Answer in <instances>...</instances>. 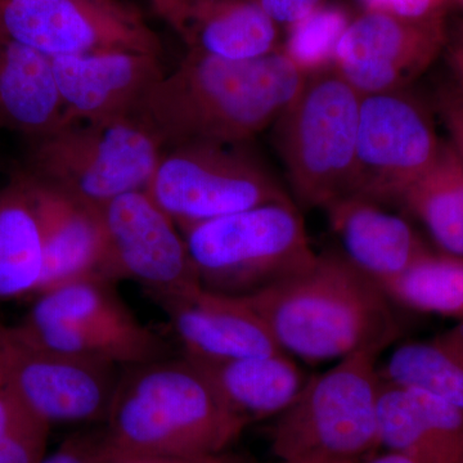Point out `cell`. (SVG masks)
Listing matches in <instances>:
<instances>
[{
	"label": "cell",
	"mask_w": 463,
	"mask_h": 463,
	"mask_svg": "<svg viewBox=\"0 0 463 463\" xmlns=\"http://www.w3.org/2000/svg\"><path fill=\"white\" fill-rule=\"evenodd\" d=\"M14 330L33 345L63 354L103 359L123 367L167 356L165 343L149 330L141 335L91 330L62 321H41L25 317Z\"/></svg>",
	"instance_id": "d4e9b609"
},
{
	"label": "cell",
	"mask_w": 463,
	"mask_h": 463,
	"mask_svg": "<svg viewBox=\"0 0 463 463\" xmlns=\"http://www.w3.org/2000/svg\"><path fill=\"white\" fill-rule=\"evenodd\" d=\"M361 100L332 66L307 75L274 121V145L301 207L325 210L352 194Z\"/></svg>",
	"instance_id": "5b68a950"
},
{
	"label": "cell",
	"mask_w": 463,
	"mask_h": 463,
	"mask_svg": "<svg viewBox=\"0 0 463 463\" xmlns=\"http://www.w3.org/2000/svg\"><path fill=\"white\" fill-rule=\"evenodd\" d=\"M379 355L353 353L306 381L270 432L279 461L361 463L381 447Z\"/></svg>",
	"instance_id": "277c9868"
},
{
	"label": "cell",
	"mask_w": 463,
	"mask_h": 463,
	"mask_svg": "<svg viewBox=\"0 0 463 463\" xmlns=\"http://www.w3.org/2000/svg\"><path fill=\"white\" fill-rule=\"evenodd\" d=\"M0 367L5 388L51 426L105 423L121 374L112 362L33 345L3 323Z\"/></svg>",
	"instance_id": "9c48e42d"
},
{
	"label": "cell",
	"mask_w": 463,
	"mask_h": 463,
	"mask_svg": "<svg viewBox=\"0 0 463 463\" xmlns=\"http://www.w3.org/2000/svg\"><path fill=\"white\" fill-rule=\"evenodd\" d=\"M0 33L50 58L163 53L141 12L121 0H0Z\"/></svg>",
	"instance_id": "30bf717a"
},
{
	"label": "cell",
	"mask_w": 463,
	"mask_h": 463,
	"mask_svg": "<svg viewBox=\"0 0 463 463\" xmlns=\"http://www.w3.org/2000/svg\"><path fill=\"white\" fill-rule=\"evenodd\" d=\"M187 461L188 459L165 458V457L120 452V450H116L109 446L108 462L106 463H185Z\"/></svg>",
	"instance_id": "e575fe53"
},
{
	"label": "cell",
	"mask_w": 463,
	"mask_h": 463,
	"mask_svg": "<svg viewBox=\"0 0 463 463\" xmlns=\"http://www.w3.org/2000/svg\"><path fill=\"white\" fill-rule=\"evenodd\" d=\"M52 426L29 410L0 444V463H43Z\"/></svg>",
	"instance_id": "f1b7e54d"
},
{
	"label": "cell",
	"mask_w": 463,
	"mask_h": 463,
	"mask_svg": "<svg viewBox=\"0 0 463 463\" xmlns=\"http://www.w3.org/2000/svg\"><path fill=\"white\" fill-rule=\"evenodd\" d=\"M452 3H456L457 5L463 9V0H452Z\"/></svg>",
	"instance_id": "60d3db41"
},
{
	"label": "cell",
	"mask_w": 463,
	"mask_h": 463,
	"mask_svg": "<svg viewBox=\"0 0 463 463\" xmlns=\"http://www.w3.org/2000/svg\"><path fill=\"white\" fill-rule=\"evenodd\" d=\"M441 141L430 109L407 88L362 96L352 194L394 205Z\"/></svg>",
	"instance_id": "8fae6325"
},
{
	"label": "cell",
	"mask_w": 463,
	"mask_h": 463,
	"mask_svg": "<svg viewBox=\"0 0 463 463\" xmlns=\"http://www.w3.org/2000/svg\"><path fill=\"white\" fill-rule=\"evenodd\" d=\"M335 463H358V462H335Z\"/></svg>",
	"instance_id": "b9f144b4"
},
{
	"label": "cell",
	"mask_w": 463,
	"mask_h": 463,
	"mask_svg": "<svg viewBox=\"0 0 463 463\" xmlns=\"http://www.w3.org/2000/svg\"><path fill=\"white\" fill-rule=\"evenodd\" d=\"M246 298L282 352L310 364L381 353L399 335L392 298L341 252Z\"/></svg>",
	"instance_id": "7a4b0ae2"
},
{
	"label": "cell",
	"mask_w": 463,
	"mask_h": 463,
	"mask_svg": "<svg viewBox=\"0 0 463 463\" xmlns=\"http://www.w3.org/2000/svg\"><path fill=\"white\" fill-rule=\"evenodd\" d=\"M364 463H421L416 461L412 457L403 455V453L392 452V450H386L385 453L371 457Z\"/></svg>",
	"instance_id": "f35d334b"
},
{
	"label": "cell",
	"mask_w": 463,
	"mask_h": 463,
	"mask_svg": "<svg viewBox=\"0 0 463 463\" xmlns=\"http://www.w3.org/2000/svg\"><path fill=\"white\" fill-rule=\"evenodd\" d=\"M52 58L0 33V130L39 138L63 124Z\"/></svg>",
	"instance_id": "ffe728a7"
},
{
	"label": "cell",
	"mask_w": 463,
	"mask_h": 463,
	"mask_svg": "<svg viewBox=\"0 0 463 463\" xmlns=\"http://www.w3.org/2000/svg\"><path fill=\"white\" fill-rule=\"evenodd\" d=\"M459 41H462V42H463V36H462V38H461V39H459Z\"/></svg>",
	"instance_id": "7bdbcfd3"
},
{
	"label": "cell",
	"mask_w": 463,
	"mask_h": 463,
	"mask_svg": "<svg viewBox=\"0 0 463 463\" xmlns=\"http://www.w3.org/2000/svg\"><path fill=\"white\" fill-rule=\"evenodd\" d=\"M444 43V20L365 11L341 36L334 67L361 96L404 90L430 67Z\"/></svg>",
	"instance_id": "4fadbf2b"
},
{
	"label": "cell",
	"mask_w": 463,
	"mask_h": 463,
	"mask_svg": "<svg viewBox=\"0 0 463 463\" xmlns=\"http://www.w3.org/2000/svg\"><path fill=\"white\" fill-rule=\"evenodd\" d=\"M99 212L109 279L139 283L154 300L201 288L184 236L147 192L121 194Z\"/></svg>",
	"instance_id": "7c38bea8"
},
{
	"label": "cell",
	"mask_w": 463,
	"mask_h": 463,
	"mask_svg": "<svg viewBox=\"0 0 463 463\" xmlns=\"http://www.w3.org/2000/svg\"><path fill=\"white\" fill-rule=\"evenodd\" d=\"M52 65L65 109L63 124L133 115L165 75L161 56L138 52L57 57Z\"/></svg>",
	"instance_id": "9a60e30c"
},
{
	"label": "cell",
	"mask_w": 463,
	"mask_h": 463,
	"mask_svg": "<svg viewBox=\"0 0 463 463\" xmlns=\"http://www.w3.org/2000/svg\"><path fill=\"white\" fill-rule=\"evenodd\" d=\"M20 173L32 191L44 243V274L36 295L83 277L108 279L99 209Z\"/></svg>",
	"instance_id": "e0dca14e"
},
{
	"label": "cell",
	"mask_w": 463,
	"mask_h": 463,
	"mask_svg": "<svg viewBox=\"0 0 463 463\" xmlns=\"http://www.w3.org/2000/svg\"><path fill=\"white\" fill-rule=\"evenodd\" d=\"M25 412L26 408L7 388L0 390V444Z\"/></svg>",
	"instance_id": "836d02e7"
},
{
	"label": "cell",
	"mask_w": 463,
	"mask_h": 463,
	"mask_svg": "<svg viewBox=\"0 0 463 463\" xmlns=\"http://www.w3.org/2000/svg\"><path fill=\"white\" fill-rule=\"evenodd\" d=\"M281 463H285V462H281Z\"/></svg>",
	"instance_id": "ee69618b"
},
{
	"label": "cell",
	"mask_w": 463,
	"mask_h": 463,
	"mask_svg": "<svg viewBox=\"0 0 463 463\" xmlns=\"http://www.w3.org/2000/svg\"><path fill=\"white\" fill-rule=\"evenodd\" d=\"M306 78L282 51L250 61L190 51L133 115L164 148L191 142L242 145L274 124Z\"/></svg>",
	"instance_id": "6da1fadb"
},
{
	"label": "cell",
	"mask_w": 463,
	"mask_h": 463,
	"mask_svg": "<svg viewBox=\"0 0 463 463\" xmlns=\"http://www.w3.org/2000/svg\"><path fill=\"white\" fill-rule=\"evenodd\" d=\"M44 243L32 191L17 173L0 191V303L38 294Z\"/></svg>",
	"instance_id": "7402d4cb"
},
{
	"label": "cell",
	"mask_w": 463,
	"mask_h": 463,
	"mask_svg": "<svg viewBox=\"0 0 463 463\" xmlns=\"http://www.w3.org/2000/svg\"><path fill=\"white\" fill-rule=\"evenodd\" d=\"M169 317L185 358L225 362L282 352L246 298L201 288L155 298Z\"/></svg>",
	"instance_id": "5bb4252c"
},
{
	"label": "cell",
	"mask_w": 463,
	"mask_h": 463,
	"mask_svg": "<svg viewBox=\"0 0 463 463\" xmlns=\"http://www.w3.org/2000/svg\"><path fill=\"white\" fill-rule=\"evenodd\" d=\"M350 20L344 9L319 5L288 27L281 51L307 76L334 66L335 52Z\"/></svg>",
	"instance_id": "83f0119b"
},
{
	"label": "cell",
	"mask_w": 463,
	"mask_h": 463,
	"mask_svg": "<svg viewBox=\"0 0 463 463\" xmlns=\"http://www.w3.org/2000/svg\"><path fill=\"white\" fill-rule=\"evenodd\" d=\"M402 306L463 319V258L429 252L383 288Z\"/></svg>",
	"instance_id": "4316f807"
},
{
	"label": "cell",
	"mask_w": 463,
	"mask_h": 463,
	"mask_svg": "<svg viewBox=\"0 0 463 463\" xmlns=\"http://www.w3.org/2000/svg\"><path fill=\"white\" fill-rule=\"evenodd\" d=\"M191 362L222 402L249 425L281 414L307 380L286 353L225 362Z\"/></svg>",
	"instance_id": "44dd1931"
},
{
	"label": "cell",
	"mask_w": 463,
	"mask_h": 463,
	"mask_svg": "<svg viewBox=\"0 0 463 463\" xmlns=\"http://www.w3.org/2000/svg\"><path fill=\"white\" fill-rule=\"evenodd\" d=\"M5 388V374H3L2 367H0V390Z\"/></svg>",
	"instance_id": "ab89813d"
},
{
	"label": "cell",
	"mask_w": 463,
	"mask_h": 463,
	"mask_svg": "<svg viewBox=\"0 0 463 463\" xmlns=\"http://www.w3.org/2000/svg\"><path fill=\"white\" fill-rule=\"evenodd\" d=\"M169 24L206 56L250 61L281 51L279 25L252 0H190Z\"/></svg>",
	"instance_id": "d6986e66"
},
{
	"label": "cell",
	"mask_w": 463,
	"mask_h": 463,
	"mask_svg": "<svg viewBox=\"0 0 463 463\" xmlns=\"http://www.w3.org/2000/svg\"><path fill=\"white\" fill-rule=\"evenodd\" d=\"M449 63L455 74V81L463 90V42L458 41L450 48Z\"/></svg>",
	"instance_id": "8d00e7d4"
},
{
	"label": "cell",
	"mask_w": 463,
	"mask_h": 463,
	"mask_svg": "<svg viewBox=\"0 0 463 463\" xmlns=\"http://www.w3.org/2000/svg\"><path fill=\"white\" fill-rule=\"evenodd\" d=\"M367 11L385 12L414 21L444 20L452 0H361Z\"/></svg>",
	"instance_id": "1f68e13d"
},
{
	"label": "cell",
	"mask_w": 463,
	"mask_h": 463,
	"mask_svg": "<svg viewBox=\"0 0 463 463\" xmlns=\"http://www.w3.org/2000/svg\"><path fill=\"white\" fill-rule=\"evenodd\" d=\"M114 283L102 276L83 277L38 295L29 318L62 321L91 330L141 335L148 332L125 306Z\"/></svg>",
	"instance_id": "484cf974"
},
{
	"label": "cell",
	"mask_w": 463,
	"mask_h": 463,
	"mask_svg": "<svg viewBox=\"0 0 463 463\" xmlns=\"http://www.w3.org/2000/svg\"><path fill=\"white\" fill-rule=\"evenodd\" d=\"M108 456L109 444L102 428L71 435L43 463H106Z\"/></svg>",
	"instance_id": "f546056e"
},
{
	"label": "cell",
	"mask_w": 463,
	"mask_h": 463,
	"mask_svg": "<svg viewBox=\"0 0 463 463\" xmlns=\"http://www.w3.org/2000/svg\"><path fill=\"white\" fill-rule=\"evenodd\" d=\"M379 419L386 450L421 463H463V408L383 380Z\"/></svg>",
	"instance_id": "ac0fdd59"
},
{
	"label": "cell",
	"mask_w": 463,
	"mask_h": 463,
	"mask_svg": "<svg viewBox=\"0 0 463 463\" xmlns=\"http://www.w3.org/2000/svg\"><path fill=\"white\" fill-rule=\"evenodd\" d=\"M185 463H251L246 457L234 455L231 452L219 453L215 456L200 457V458H191Z\"/></svg>",
	"instance_id": "74e56055"
},
{
	"label": "cell",
	"mask_w": 463,
	"mask_h": 463,
	"mask_svg": "<svg viewBox=\"0 0 463 463\" xmlns=\"http://www.w3.org/2000/svg\"><path fill=\"white\" fill-rule=\"evenodd\" d=\"M21 172L100 209L134 191H146L164 145L137 116L72 121L32 139Z\"/></svg>",
	"instance_id": "52a82bcc"
},
{
	"label": "cell",
	"mask_w": 463,
	"mask_h": 463,
	"mask_svg": "<svg viewBox=\"0 0 463 463\" xmlns=\"http://www.w3.org/2000/svg\"><path fill=\"white\" fill-rule=\"evenodd\" d=\"M435 108L448 132V141L463 160V90L456 81L441 85L435 96Z\"/></svg>",
	"instance_id": "4dcf8cb0"
},
{
	"label": "cell",
	"mask_w": 463,
	"mask_h": 463,
	"mask_svg": "<svg viewBox=\"0 0 463 463\" xmlns=\"http://www.w3.org/2000/svg\"><path fill=\"white\" fill-rule=\"evenodd\" d=\"M146 192L181 232L264 203L291 201L245 143L164 148Z\"/></svg>",
	"instance_id": "ba28073f"
},
{
	"label": "cell",
	"mask_w": 463,
	"mask_h": 463,
	"mask_svg": "<svg viewBox=\"0 0 463 463\" xmlns=\"http://www.w3.org/2000/svg\"><path fill=\"white\" fill-rule=\"evenodd\" d=\"M379 373L386 383L463 408V319L434 339L397 347Z\"/></svg>",
	"instance_id": "cb8c5ba5"
},
{
	"label": "cell",
	"mask_w": 463,
	"mask_h": 463,
	"mask_svg": "<svg viewBox=\"0 0 463 463\" xmlns=\"http://www.w3.org/2000/svg\"><path fill=\"white\" fill-rule=\"evenodd\" d=\"M325 212L340 240L341 254L380 288H385L430 252L403 216L374 201L350 194Z\"/></svg>",
	"instance_id": "2e32d148"
},
{
	"label": "cell",
	"mask_w": 463,
	"mask_h": 463,
	"mask_svg": "<svg viewBox=\"0 0 463 463\" xmlns=\"http://www.w3.org/2000/svg\"><path fill=\"white\" fill-rule=\"evenodd\" d=\"M201 286L248 298L316 263L303 216L292 201L264 203L182 232Z\"/></svg>",
	"instance_id": "8992f818"
},
{
	"label": "cell",
	"mask_w": 463,
	"mask_h": 463,
	"mask_svg": "<svg viewBox=\"0 0 463 463\" xmlns=\"http://www.w3.org/2000/svg\"><path fill=\"white\" fill-rule=\"evenodd\" d=\"M395 205L416 216L444 254L463 258V160L448 139Z\"/></svg>",
	"instance_id": "603a6c76"
},
{
	"label": "cell",
	"mask_w": 463,
	"mask_h": 463,
	"mask_svg": "<svg viewBox=\"0 0 463 463\" xmlns=\"http://www.w3.org/2000/svg\"><path fill=\"white\" fill-rule=\"evenodd\" d=\"M248 426L190 359L164 356L125 367L102 428L120 452L191 459L227 452Z\"/></svg>",
	"instance_id": "3957f363"
},
{
	"label": "cell",
	"mask_w": 463,
	"mask_h": 463,
	"mask_svg": "<svg viewBox=\"0 0 463 463\" xmlns=\"http://www.w3.org/2000/svg\"><path fill=\"white\" fill-rule=\"evenodd\" d=\"M277 25L291 26L322 5V0H252Z\"/></svg>",
	"instance_id": "d6a6232c"
},
{
	"label": "cell",
	"mask_w": 463,
	"mask_h": 463,
	"mask_svg": "<svg viewBox=\"0 0 463 463\" xmlns=\"http://www.w3.org/2000/svg\"><path fill=\"white\" fill-rule=\"evenodd\" d=\"M190 0H152L158 16L170 23Z\"/></svg>",
	"instance_id": "d590c367"
}]
</instances>
